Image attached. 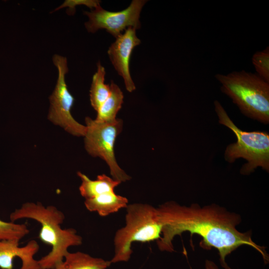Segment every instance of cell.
Returning a JSON list of instances; mask_svg holds the SVG:
<instances>
[{
    "mask_svg": "<svg viewBox=\"0 0 269 269\" xmlns=\"http://www.w3.org/2000/svg\"><path fill=\"white\" fill-rule=\"evenodd\" d=\"M158 219L162 225L161 238L156 241L161 251H174L172 241L185 232L199 236L200 246L218 251L220 262L224 269H232L227 264L226 257L243 245L257 251L265 263L269 255L265 247L254 242L251 231L241 232L236 228L241 222L240 215L228 211L216 204L201 207L197 203L182 206L175 201H168L156 208Z\"/></svg>",
    "mask_w": 269,
    "mask_h": 269,
    "instance_id": "1",
    "label": "cell"
},
{
    "mask_svg": "<svg viewBox=\"0 0 269 269\" xmlns=\"http://www.w3.org/2000/svg\"><path fill=\"white\" fill-rule=\"evenodd\" d=\"M36 220L41 225L38 237L51 246V251L38 261L41 269H54L62 261L71 246L82 244V238L73 228L63 229L60 225L65 219L62 212L54 206L45 207L40 202H26L10 215L13 222L21 219Z\"/></svg>",
    "mask_w": 269,
    "mask_h": 269,
    "instance_id": "2",
    "label": "cell"
},
{
    "mask_svg": "<svg viewBox=\"0 0 269 269\" xmlns=\"http://www.w3.org/2000/svg\"><path fill=\"white\" fill-rule=\"evenodd\" d=\"M222 92L243 114L262 123H269V83L256 73L245 70L216 74Z\"/></svg>",
    "mask_w": 269,
    "mask_h": 269,
    "instance_id": "3",
    "label": "cell"
},
{
    "mask_svg": "<svg viewBox=\"0 0 269 269\" xmlns=\"http://www.w3.org/2000/svg\"><path fill=\"white\" fill-rule=\"evenodd\" d=\"M126 225L116 233L115 254L110 262H128L133 253L134 242H149L161 238L162 225L156 208L144 203L128 204L126 207Z\"/></svg>",
    "mask_w": 269,
    "mask_h": 269,
    "instance_id": "4",
    "label": "cell"
},
{
    "mask_svg": "<svg viewBox=\"0 0 269 269\" xmlns=\"http://www.w3.org/2000/svg\"><path fill=\"white\" fill-rule=\"evenodd\" d=\"M215 111L219 123L232 131L237 138L235 143L228 145L224 158L229 163H233L240 158L247 161L240 170L243 175H248L258 167L269 171V135L261 131L246 132L239 129L230 119L221 103L214 102Z\"/></svg>",
    "mask_w": 269,
    "mask_h": 269,
    "instance_id": "5",
    "label": "cell"
},
{
    "mask_svg": "<svg viewBox=\"0 0 269 269\" xmlns=\"http://www.w3.org/2000/svg\"><path fill=\"white\" fill-rule=\"evenodd\" d=\"M86 132L84 145L93 157H98L108 164L112 178L122 183L131 179L118 164L114 151L117 136L121 133L123 122L116 119L111 122H101L89 117L85 118Z\"/></svg>",
    "mask_w": 269,
    "mask_h": 269,
    "instance_id": "6",
    "label": "cell"
},
{
    "mask_svg": "<svg viewBox=\"0 0 269 269\" xmlns=\"http://www.w3.org/2000/svg\"><path fill=\"white\" fill-rule=\"evenodd\" d=\"M52 60L57 68L58 76L55 88L49 97L50 106L47 118L53 124L61 127L69 134L84 136L86 132V126L75 120L71 112L74 98L69 91L65 81V75L68 72L67 58L55 54Z\"/></svg>",
    "mask_w": 269,
    "mask_h": 269,
    "instance_id": "7",
    "label": "cell"
},
{
    "mask_svg": "<svg viewBox=\"0 0 269 269\" xmlns=\"http://www.w3.org/2000/svg\"><path fill=\"white\" fill-rule=\"evenodd\" d=\"M146 2L133 0L127 8L115 12L105 10L99 4L91 11H84L89 17L85 23V27L92 33L105 29L116 38L129 27L138 29L140 27V13Z\"/></svg>",
    "mask_w": 269,
    "mask_h": 269,
    "instance_id": "8",
    "label": "cell"
},
{
    "mask_svg": "<svg viewBox=\"0 0 269 269\" xmlns=\"http://www.w3.org/2000/svg\"><path fill=\"white\" fill-rule=\"evenodd\" d=\"M140 43V40L136 35V29L131 27L116 38L108 51L113 66L123 78L126 88L129 92L135 90L130 72L131 57L134 48Z\"/></svg>",
    "mask_w": 269,
    "mask_h": 269,
    "instance_id": "9",
    "label": "cell"
},
{
    "mask_svg": "<svg viewBox=\"0 0 269 269\" xmlns=\"http://www.w3.org/2000/svg\"><path fill=\"white\" fill-rule=\"evenodd\" d=\"M17 240H0V268L12 269L13 260L18 257L21 261L20 269H41L34 256L38 251V243L32 240L23 247L19 246Z\"/></svg>",
    "mask_w": 269,
    "mask_h": 269,
    "instance_id": "10",
    "label": "cell"
},
{
    "mask_svg": "<svg viewBox=\"0 0 269 269\" xmlns=\"http://www.w3.org/2000/svg\"><path fill=\"white\" fill-rule=\"evenodd\" d=\"M128 200L126 197L117 195L115 191L106 192L94 197L86 199L84 204L88 210L96 212L104 217L126 208Z\"/></svg>",
    "mask_w": 269,
    "mask_h": 269,
    "instance_id": "11",
    "label": "cell"
},
{
    "mask_svg": "<svg viewBox=\"0 0 269 269\" xmlns=\"http://www.w3.org/2000/svg\"><path fill=\"white\" fill-rule=\"evenodd\" d=\"M77 175L81 180L79 191L85 199L106 192L114 191L115 188L121 183L104 174L98 175L94 180L90 179L80 171L77 172Z\"/></svg>",
    "mask_w": 269,
    "mask_h": 269,
    "instance_id": "12",
    "label": "cell"
},
{
    "mask_svg": "<svg viewBox=\"0 0 269 269\" xmlns=\"http://www.w3.org/2000/svg\"><path fill=\"white\" fill-rule=\"evenodd\" d=\"M111 264L110 261L93 257L83 252H68L54 269H106Z\"/></svg>",
    "mask_w": 269,
    "mask_h": 269,
    "instance_id": "13",
    "label": "cell"
},
{
    "mask_svg": "<svg viewBox=\"0 0 269 269\" xmlns=\"http://www.w3.org/2000/svg\"><path fill=\"white\" fill-rule=\"evenodd\" d=\"M110 93L105 102L98 110L95 120L101 122L115 121L116 115L123 103L124 95L119 87L112 81L110 85Z\"/></svg>",
    "mask_w": 269,
    "mask_h": 269,
    "instance_id": "14",
    "label": "cell"
},
{
    "mask_svg": "<svg viewBox=\"0 0 269 269\" xmlns=\"http://www.w3.org/2000/svg\"><path fill=\"white\" fill-rule=\"evenodd\" d=\"M105 69L100 62L97 63V70L94 74L90 90V100L92 107L96 111L108 98L110 87L105 84Z\"/></svg>",
    "mask_w": 269,
    "mask_h": 269,
    "instance_id": "15",
    "label": "cell"
},
{
    "mask_svg": "<svg viewBox=\"0 0 269 269\" xmlns=\"http://www.w3.org/2000/svg\"><path fill=\"white\" fill-rule=\"evenodd\" d=\"M29 233L25 224H18L12 222H6L0 220V240L19 241Z\"/></svg>",
    "mask_w": 269,
    "mask_h": 269,
    "instance_id": "16",
    "label": "cell"
},
{
    "mask_svg": "<svg viewBox=\"0 0 269 269\" xmlns=\"http://www.w3.org/2000/svg\"><path fill=\"white\" fill-rule=\"evenodd\" d=\"M252 61L256 74L269 83V47L254 53Z\"/></svg>",
    "mask_w": 269,
    "mask_h": 269,
    "instance_id": "17",
    "label": "cell"
},
{
    "mask_svg": "<svg viewBox=\"0 0 269 269\" xmlns=\"http://www.w3.org/2000/svg\"><path fill=\"white\" fill-rule=\"evenodd\" d=\"M100 1L94 0H66L61 5L53 10L51 12H55L60 9L68 7L67 12L69 15L74 14L75 11V7L78 5H85L92 9L100 4Z\"/></svg>",
    "mask_w": 269,
    "mask_h": 269,
    "instance_id": "18",
    "label": "cell"
},
{
    "mask_svg": "<svg viewBox=\"0 0 269 269\" xmlns=\"http://www.w3.org/2000/svg\"><path fill=\"white\" fill-rule=\"evenodd\" d=\"M205 269H219L217 265L212 261L206 260L205 262ZM189 269H192L190 268Z\"/></svg>",
    "mask_w": 269,
    "mask_h": 269,
    "instance_id": "19",
    "label": "cell"
}]
</instances>
